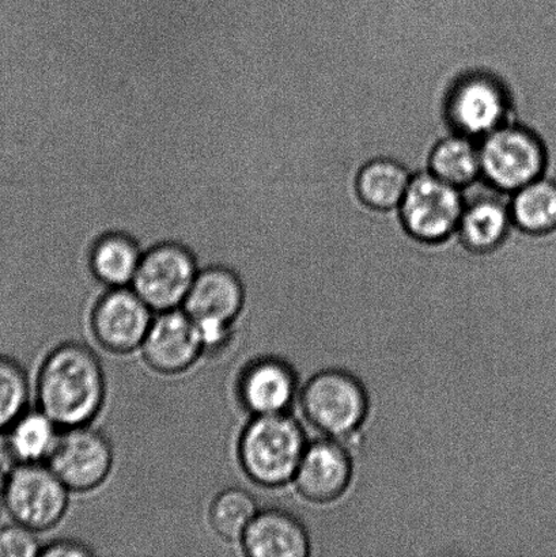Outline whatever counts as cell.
<instances>
[{
	"label": "cell",
	"instance_id": "cell-16",
	"mask_svg": "<svg viewBox=\"0 0 556 557\" xmlns=\"http://www.w3.org/2000/svg\"><path fill=\"white\" fill-rule=\"evenodd\" d=\"M250 557H308L312 539L296 516L281 509L259 510L239 542Z\"/></svg>",
	"mask_w": 556,
	"mask_h": 557
},
{
	"label": "cell",
	"instance_id": "cell-25",
	"mask_svg": "<svg viewBox=\"0 0 556 557\" xmlns=\"http://www.w3.org/2000/svg\"><path fill=\"white\" fill-rule=\"evenodd\" d=\"M95 550L87 547V545L75 540H57L42 545L40 556L44 557H71V556H91Z\"/></svg>",
	"mask_w": 556,
	"mask_h": 557
},
{
	"label": "cell",
	"instance_id": "cell-4",
	"mask_svg": "<svg viewBox=\"0 0 556 557\" xmlns=\"http://www.w3.org/2000/svg\"><path fill=\"white\" fill-rule=\"evenodd\" d=\"M245 286L226 265L200 269L183 310L199 327L205 351H218L231 341L234 322L243 313Z\"/></svg>",
	"mask_w": 556,
	"mask_h": 557
},
{
	"label": "cell",
	"instance_id": "cell-26",
	"mask_svg": "<svg viewBox=\"0 0 556 557\" xmlns=\"http://www.w3.org/2000/svg\"><path fill=\"white\" fill-rule=\"evenodd\" d=\"M2 504H3V498H2V493H0V511H2Z\"/></svg>",
	"mask_w": 556,
	"mask_h": 557
},
{
	"label": "cell",
	"instance_id": "cell-21",
	"mask_svg": "<svg viewBox=\"0 0 556 557\" xmlns=\"http://www.w3.org/2000/svg\"><path fill=\"white\" fill-rule=\"evenodd\" d=\"M511 218L517 226L530 233H547L556 227V183L546 176L514 193Z\"/></svg>",
	"mask_w": 556,
	"mask_h": 557
},
{
	"label": "cell",
	"instance_id": "cell-11",
	"mask_svg": "<svg viewBox=\"0 0 556 557\" xmlns=\"http://www.w3.org/2000/svg\"><path fill=\"white\" fill-rule=\"evenodd\" d=\"M155 310L133 287L108 288L90 314V330L98 346L114 355L138 351L155 320Z\"/></svg>",
	"mask_w": 556,
	"mask_h": 557
},
{
	"label": "cell",
	"instance_id": "cell-9",
	"mask_svg": "<svg viewBox=\"0 0 556 557\" xmlns=\"http://www.w3.org/2000/svg\"><path fill=\"white\" fill-rule=\"evenodd\" d=\"M90 425L60 431L47 461L70 493H90L101 487L112 472V442L102 431Z\"/></svg>",
	"mask_w": 556,
	"mask_h": 557
},
{
	"label": "cell",
	"instance_id": "cell-24",
	"mask_svg": "<svg viewBox=\"0 0 556 557\" xmlns=\"http://www.w3.org/2000/svg\"><path fill=\"white\" fill-rule=\"evenodd\" d=\"M36 532L15 523L0 528V557L40 556L42 545Z\"/></svg>",
	"mask_w": 556,
	"mask_h": 557
},
{
	"label": "cell",
	"instance_id": "cell-19",
	"mask_svg": "<svg viewBox=\"0 0 556 557\" xmlns=\"http://www.w3.org/2000/svg\"><path fill=\"white\" fill-rule=\"evenodd\" d=\"M430 172L445 183L465 188L482 176L479 140L461 134H452L434 147Z\"/></svg>",
	"mask_w": 556,
	"mask_h": 557
},
{
	"label": "cell",
	"instance_id": "cell-20",
	"mask_svg": "<svg viewBox=\"0 0 556 557\" xmlns=\"http://www.w3.org/2000/svg\"><path fill=\"white\" fill-rule=\"evenodd\" d=\"M412 176L410 169L400 162L392 158H378L367 163L359 172V195L374 209H395L405 198Z\"/></svg>",
	"mask_w": 556,
	"mask_h": 557
},
{
	"label": "cell",
	"instance_id": "cell-2",
	"mask_svg": "<svg viewBox=\"0 0 556 557\" xmlns=\"http://www.w3.org/2000/svg\"><path fill=\"white\" fill-rule=\"evenodd\" d=\"M308 444L301 423L291 413L250 417L238 438L239 467L259 487H285L293 483Z\"/></svg>",
	"mask_w": 556,
	"mask_h": 557
},
{
	"label": "cell",
	"instance_id": "cell-12",
	"mask_svg": "<svg viewBox=\"0 0 556 557\" xmlns=\"http://www.w3.org/2000/svg\"><path fill=\"white\" fill-rule=\"evenodd\" d=\"M140 352L147 368L162 375L182 374L206 354L198 325L183 309L155 317Z\"/></svg>",
	"mask_w": 556,
	"mask_h": 557
},
{
	"label": "cell",
	"instance_id": "cell-14",
	"mask_svg": "<svg viewBox=\"0 0 556 557\" xmlns=\"http://www.w3.org/2000/svg\"><path fill=\"white\" fill-rule=\"evenodd\" d=\"M462 214L460 236L475 250L497 248L514 225L511 198L514 193L495 187L483 176L461 188Z\"/></svg>",
	"mask_w": 556,
	"mask_h": 557
},
{
	"label": "cell",
	"instance_id": "cell-1",
	"mask_svg": "<svg viewBox=\"0 0 556 557\" xmlns=\"http://www.w3.org/2000/svg\"><path fill=\"white\" fill-rule=\"evenodd\" d=\"M37 406L60 430L89 425L107 398L101 360L85 344L67 342L54 347L38 370Z\"/></svg>",
	"mask_w": 556,
	"mask_h": 557
},
{
	"label": "cell",
	"instance_id": "cell-23",
	"mask_svg": "<svg viewBox=\"0 0 556 557\" xmlns=\"http://www.w3.org/2000/svg\"><path fill=\"white\" fill-rule=\"evenodd\" d=\"M30 384L15 360L0 355V431L8 430L27 411Z\"/></svg>",
	"mask_w": 556,
	"mask_h": 557
},
{
	"label": "cell",
	"instance_id": "cell-18",
	"mask_svg": "<svg viewBox=\"0 0 556 557\" xmlns=\"http://www.w3.org/2000/svg\"><path fill=\"white\" fill-rule=\"evenodd\" d=\"M60 429L46 413L26 411L18 420L5 431V449L18 463H47L59 438Z\"/></svg>",
	"mask_w": 556,
	"mask_h": 557
},
{
	"label": "cell",
	"instance_id": "cell-6",
	"mask_svg": "<svg viewBox=\"0 0 556 557\" xmlns=\"http://www.w3.org/2000/svg\"><path fill=\"white\" fill-rule=\"evenodd\" d=\"M199 271L188 245L166 239L145 249L131 287L155 313L182 309Z\"/></svg>",
	"mask_w": 556,
	"mask_h": 557
},
{
	"label": "cell",
	"instance_id": "cell-10",
	"mask_svg": "<svg viewBox=\"0 0 556 557\" xmlns=\"http://www.w3.org/2000/svg\"><path fill=\"white\" fill-rule=\"evenodd\" d=\"M399 207L403 222L412 236L424 242H440L459 227L461 189L432 172L413 174Z\"/></svg>",
	"mask_w": 556,
	"mask_h": 557
},
{
	"label": "cell",
	"instance_id": "cell-7",
	"mask_svg": "<svg viewBox=\"0 0 556 557\" xmlns=\"http://www.w3.org/2000/svg\"><path fill=\"white\" fill-rule=\"evenodd\" d=\"M482 176L508 193H516L543 176L546 152L530 128L506 123L479 140Z\"/></svg>",
	"mask_w": 556,
	"mask_h": 557
},
{
	"label": "cell",
	"instance_id": "cell-3",
	"mask_svg": "<svg viewBox=\"0 0 556 557\" xmlns=\"http://www.w3.org/2000/svg\"><path fill=\"white\" fill-rule=\"evenodd\" d=\"M299 404L313 429L342 442L362 430L369 413L362 382L341 369L320 370L310 376L299 392Z\"/></svg>",
	"mask_w": 556,
	"mask_h": 557
},
{
	"label": "cell",
	"instance_id": "cell-13",
	"mask_svg": "<svg viewBox=\"0 0 556 557\" xmlns=\"http://www.w3.org/2000/svg\"><path fill=\"white\" fill-rule=\"evenodd\" d=\"M353 472V457L347 447L325 436L309 442L293 484L310 504H332L350 488Z\"/></svg>",
	"mask_w": 556,
	"mask_h": 557
},
{
	"label": "cell",
	"instance_id": "cell-17",
	"mask_svg": "<svg viewBox=\"0 0 556 557\" xmlns=\"http://www.w3.org/2000/svg\"><path fill=\"white\" fill-rule=\"evenodd\" d=\"M145 249L131 234L111 231L92 239L87 250V267L107 288L131 287Z\"/></svg>",
	"mask_w": 556,
	"mask_h": 557
},
{
	"label": "cell",
	"instance_id": "cell-8",
	"mask_svg": "<svg viewBox=\"0 0 556 557\" xmlns=\"http://www.w3.org/2000/svg\"><path fill=\"white\" fill-rule=\"evenodd\" d=\"M508 85L489 71H472L456 82L448 98V116L456 134L481 140L509 123Z\"/></svg>",
	"mask_w": 556,
	"mask_h": 557
},
{
	"label": "cell",
	"instance_id": "cell-15",
	"mask_svg": "<svg viewBox=\"0 0 556 557\" xmlns=\"http://www.w3.org/2000/svg\"><path fill=\"white\" fill-rule=\"evenodd\" d=\"M296 370L287 360L265 355L239 373L237 397L250 417L288 413L299 395Z\"/></svg>",
	"mask_w": 556,
	"mask_h": 557
},
{
	"label": "cell",
	"instance_id": "cell-22",
	"mask_svg": "<svg viewBox=\"0 0 556 557\" xmlns=\"http://www.w3.org/2000/svg\"><path fill=\"white\" fill-rule=\"evenodd\" d=\"M258 512V500L247 490L226 488L211 502L210 527L223 542L239 543Z\"/></svg>",
	"mask_w": 556,
	"mask_h": 557
},
{
	"label": "cell",
	"instance_id": "cell-5",
	"mask_svg": "<svg viewBox=\"0 0 556 557\" xmlns=\"http://www.w3.org/2000/svg\"><path fill=\"white\" fill-rule=\"evenodd\" d=\"M70 494L47 463H18L2 488L9 516L36 533L51 531L62 522L69 510Z\"/></svg>",
	"mask_w": 556,
	"mask_h": 557
}]
</instances>
